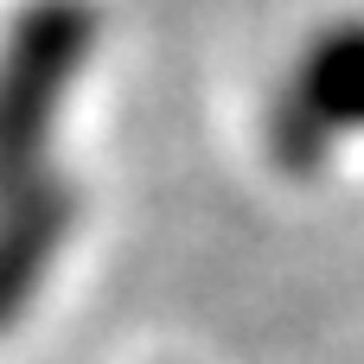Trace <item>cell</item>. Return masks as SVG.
Returning <instances> with one entry per match:
<instances>
[{
    "label": "cell",
    "mask_w": 364,
    "mask_h": 364,
    "mask_svg": "<svg viewBox=\"0 0 364 364\" xmlns=\"http://www.w3.org/2000/svg\"><path fill=\"white\" fill-rule=\"evenodd\" d=\"M83 51H90V6L45 0L13 26V38L0 51V205L58 192L38 160H45L51 115H58Z\"/></svg>",
    "instance_id": "6da1fadb"
},
{
    "label": "cell",
    "mask_w": 364,
    "mask_h": 364,
    "mask_svg": "<svg viewBox=\"0 0 364 364\" xmlns=\"http://www.w3.org/2000/svg\"><path fill=\"white\" fill-rule=\"evenodd\" d=\"M301 115L314 134L364 122V26L358 32H326L307 64H301Z\"/></svg>",
    "instance_id": "7a4b0ae2"
}]
</instances>
